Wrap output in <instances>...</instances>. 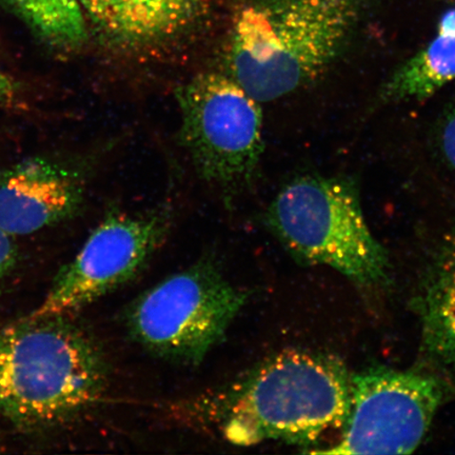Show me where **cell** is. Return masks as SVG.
Segmentation results:
<instances>
[{"instance_id":"5b68a950","label":"cell","mask_w":455,"mask_h":455,"mask_svg":"<svg viewBox=\"0 0 455 455\" xmlns=\"http://www.w3.org/2000/svg\"><path fill=\"white\" fill-rule=\"evenodd\" d=\"M248 297L218 261L203 259L141 293L124 312V323L152 355L196 366L225 339Z\"/></svg>"},{"instance_id":"30bf717a","label":"cell","mask_w":455,"mask_h":455,"mask_svg":"<svg viewBox=\"0 0 455 455\" xmlns=\"http://www.w3.org/2000/svg\"><path fill=\"white\" fill-rule=\"evenodd\" d=\"M102 37L124 48L170 42L208 13L210 0H78Z\"/></svg>"},{"instance_id":"3957f363","label":"cell","mask_w":455,"mask_h":455,"mask_svg":"<svg viewBox=\"0 0 455 455\" xmlns=\"http://www.w3.org/2000/svg\"><path fill=\"white\" fill-rule=\"evenodd\" d=\"M68 316L30 315L0 328V413L19 428L69 422L105 394L106 355Z\"/></svg>"},{"instance_id":"2e32d148","label":"cell","mask_w":455,"mask_h":455,"mask_svg":"<svg viewBox=\"0 0 455 455\" xmlns=\"http://www.w3.org/2000/svg\"><path fill=\"white\" fill-rule=\"evenodd\" d=\"M20 85L5 74L0 72V107H12L19 100Z\"/></svg>"},{"instance_id":"7a4b0ae2","label":"cell","mask_w":455,"mask_h":455,"mask_svg":"<svg viewBox=\"0 0 455 455\" xmlns=\"http://www.w3.org/2000/svg\"><path fill=\"white\" fill-rule=\"evenodd\" d=\"M372 0H250L236 13L228 76L255 100L308 87L337 60Z\"/></svg>"},{"instance_id":"9a60e30c","label":"cell","mask_w":455,"mask_h":455,"mask_svg":"<svg viewBox=\"0 0 455 455\" xmlns=\"http://www.w3.org/2000/svg\"><path fill=\"white\" fill-rule=\"evenodd\" d=\"M17 261V250L12 235L0 229V290L10 273L13 271Z\"/></svg>"},{"instance_id":"5bb4252c","label":"cell","mask_w":455,"mask_h":455,"mask_svg":"<svg viewBox=\"0 0 455 455\" xmlns=\"http://www.w3.org/2000/svg\"><path fill=\"white\" fill-rule=\"evenodd\" d=\"M440 146L443 158L455 174V94L442 118Z\"/></svg>"},{"instance_id":"9c48e42d","label":"cell","mask_w":455,"mask_h":455,"mask_svg":"<svg viewBox=\"0 0 455 455\" xmlns=\"http://www.w3.org/2000/svg\"><path fill=\"white\" fill-rule=\"evenodd\" d=\"M83 203L77 176L43 157L0 173V229L28 235L76 215Z\"/></svg>"},{"instance_id":"277c9868","label":"cell","mask_w":455,"mask_h":455,"mask_svg":"<svg viewBox=\"0 0 455 455\" xmlns=\"http://www.w3.org/2000/svg\"><path fill=\"white\" fill-rule=\"evenodd\" d=\"M267 224L304 264L328 266L363 286L388 278L389 260L369 229L355 187L346 180L301 176L270 204Z\"/></svg>"},{"instance_id":"4fadbf2b","label":"cell","mask_w":455,"mask_h":455,"mask_svg":"<svg viewBox=\"0 0 455 455\" xmlns=\"http://www.w3.org/2000/svg\"><path fill=\"white\" fill-rule=\"evenodd\" d=\"M50 47L70 50L88 41L87 20L78 0H3Z\"/></svg>"},{"instance_id":"7c38bea8","label":"cell","mask_w":455,"mask_h":455,"mask_svg":"<svg viewBox=\"0 0 455 455\" xmlns=\"http://www.w3.org/2000/svg\"><path fill=\"white\" fill-rule=\"evenodd\" d=\"M419 305L427 350L455 370V235L432 267Z\"/></svg>"},{"instance_id":"52a82bcc","label":"cell","mask_w":455,"mask_h":455,"mask_svg":"<svg viewBox=\"0 0 455 455\" xmlns=\"http://www.w3.org/2000/svg\"><path fill=\"white\" fill-rule=\"evenodd\" d=\"M351 408L339 441L317 454H411L446 395L435 375L369 369L351 375Z\"/></svg>"},{"instance_id":"8fae6325","label":"cell","mask_w":455,"mask_h":455,"mask_svg":"<svg viewBox=\"0 0 455 455\" xmlns=\"http://www.w3.org/2000/svg\"><path fill=\"white\" fill-rule=\"evenodd\" d=\"M454 81L455 7L442 16L436 36L391 74L380 89V100H424Z\"/></svg>"},{"instance_id":"ba28073f","label":"cell","mask_w":455,"mask_h":455,"mask_svg":"<svg viewBox=\"0 0 455 455\" xmlns=\"http://www.w3.org/2000/svg\"><path fill=\"white\" fill-rule=\"evenodd\" d=\"M170 221L167 210L108 213L31 316L70 315L132 282L166 240Z\"/></svg>"},{"instance_id":"6da1fadb","label":"cell","mask_w":455,"mask_h":455,"mask_svg":"<svg viewBox=\"0 0 455 455\" xmlns=\"http://www.w3.org/2000/svg\"><path fill=\"white\" fill-rule=\"evenodd\" d=\"M181 408L192 422L218 430L235 445L309 446L343 429L351 408L350 375L337 358L288 350Z\"/></svg>"},{"instance_id":"8992f818","label":"cell","mask_w":455,"mask_h":455,"mask_svg":"<svg viewBox=\"0 0 455 455\" xmlns=\"http://www.w3.org/2000/svg\"><path fill=\"white\" fill-rule=\"evenodd\" d=\"M180 140L201 178L226 191L250 183L264 151L260 102L226 74H199L176 91Z\"/></svg>"}]
</instances>
